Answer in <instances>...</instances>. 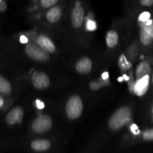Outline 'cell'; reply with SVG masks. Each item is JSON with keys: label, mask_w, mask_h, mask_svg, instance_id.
Here are the masks:
<instances>
[{"label": "cell", "mask_w": 153, "mask_h": 153, "mask_svg": "<svg viewBox=\"0 0 153 153\" xmlns=\"http://www.w3.org/2000/svg\"><path fill=\"white\" fill-rule=\"evenodd\" d=\"M83 111V103L82 99L78 96L70 97L66 105V111L68 117L76 120L81 116Z\"/></svg>", "instance_id": "obj_2"}, {"label": "cell", "mask_w": 153, "mask_h": 153, "mask_svg": "<svg viewBox=\"0 0 153 153\" xmlns=\"http://www.w3.org/2000/svg\"><path fill=\"white\" fill-rule=\"evenodd\" d=\"M143 138L147 140H153V129L145 131L144 134H143Z\"/></svg>", "instance_id": "obj_22"}, {"label": "cell", "mask_w": 153, "mask_h": 153, "mask_svg": "<svg viewBox=\"0 0 153 153\" xmlns=\"http://www.w3.org/2000/svg\"><path fill=\"white\" fill-rule=\"evenodd\" d=\"M118 34L116 31H110L108 32L106 36V43L108 46L110 48H113L117 46L118 43Z\"/></svg>", "instance_id": "obj_16"}, {"label": "cell", "mask_w": 153, "mask_h": 153, "mask_svg": "<svg viewBox=\"0 0 153 153\" xmlns=\"http://www.w3.org/2000/svg\"><path fill=\"white\" fill-rule=\"evenodd\" d=\"M31 146L34 150L37 152H43L50 148L51 143L47 140H35L32 141Z\"/></svg>", "instance_id": "obj_13"}, {"label": "cell", "mask_w": 153, "mask_h": 153, "mask_svg": "<svg viewBox=\"0 0 153 153\" xmlns=\"http://www.w3.org/2000/svg\"><path fill=\"white\" fill-rule=\"evenodd\" d=\"M28 38H27L25 36H24V35L21 36V37H20V42H21V43H28Z\"/></svg>", "instance_id": "obj_26"}, {"label": "cell", "mask_w": 153, "mask_h": 153, "mask_svg": "<svg viewBox=\"0 0 153 153\" xmlns=\"http://www.w3.org/2000/svg\"><path fill=\"white\" fill-rule=\"evenodd\" d=\"M25 52L30 58L36 61L43 62L49 59V56L47 52L34 43H28V44H27L25 47Z\"/></svg>", "instance_id": "obj_3"}, {"label": "cell", "mask_w": 153, "mask_h": 153, "mask_svg": "<svg viewBox=\"0 0 153 153\" xmlns=\"http://www.w3.org/2000/svg\"><path fill=\"white\" fill-rule=\"evenodd\" d=\"M140 38L142 44L145 46L150 44L153 40V24L152 25L144 24L142 25Z\"/></svg>", "instance_id": "obj_9"}, {"label": "cell", "mask_w": 153, "mask_h": 153, "mask_svg": "<svg viewBox=\"0 0 153 153\" xmlns=\"http://www.w3.org/2000/svg\"><path fill=\"white\" fill-rule=\"evenodd\" d=\"M118 80H119L120 82H122V81L123 80V78H119V79H118Z\"/></svg>", "instance_id": "obj_31"}, {"label": "cell", "mask_w": 153, "mask_h": 153, "mask_svg": "<svg viewBox=\"0 0 153 153\" xmlns=\"http://www.w3.org/2000/svg\"><path fill=\"white\" fill-rule=\"evenodd\" d=\"M61 13H62V10H61V7L53 6L46 13V19L50 22H58L61 18Z\"/></svg>", "instance_id": "obj_12"}, {"label": "cell", "mask_w": 153, "mask_h": 153, "mask_svg": "<svg viewBox=\"0 0 153 153\" xmlns=\"http://www.w3.org/2000/svg\"><path fill=\"white\" fill-rule=\"evenodd\" d=\"M37 45L41 48L43 50L46 52L47 53H52L55 52V46L52 40L45 36H39L37 40Z\"/></svg>", "instance_id": "obj_10"}, {"label": "cell", "mask_w": 153, "mask_h": 153, "mask_svg": "<svg viewBox=\"0 0 153 153\" xmlns=\"http://www.w3.org/2000/svg\"><path fill=\"white\" fill-rule=\"evenodd\" d=\"M85 17V10L81 1H77L71 12V22L75 28H79L82 25Z\"/></svg>", "instance_id": "obj_5"}, {"label": "cell", "mask_w": 153, "mask_h": 153, "mask_svg": "<svg viewBox=\"0 0 153 153\" xmlns=\"http://www.w3.org/2000/svg\"><path fill=\"white\" fill-rule=\"evenodd\" d=\"M5 8V3L3 1V0H0V10H2Z\"/></svg>", "instance_id": "obj_29"}, {"label": "cell", "mask_w": 153, "mask_h": 153, "mask_svg": "<svg viewBox=\"0 0 153 153\" xmlns=\"http://www.w3.org/2000/svg\"><path fill=\"white\" fill-rule=\"evenodd\" d=\"M86 28L87 30H88V31H94V30L97 29V24H96L95 21L91 20V19L88 20Z\"/></svg>", "instance_id": "obj_19"}, {"label": "cell", "mask_w": 153, "mask_h": 153, "mask_svg": "<svg viewBox=\"0 0 153 153\" xmlns=\"http://www.w3.org/2000/svg\"><path fill=\"white\" fill-rule=\"evenodd\" d=\"M102 84H101V82H92L90 83V88L93 91H96V90H98L102 86Z\"/></svg>", "instance_id": "obj_21"}, {"label": "cell", "mask_w": 153, "mask_h": 153, "mask_svg": "<svg viewBox=\"0 0 153 153\" xmlns=\"http://www.w3.org/2000/svg\"><path fill=\"white\" fill-rule=\"evenodd\" d=\"M52 119L48 115H40L32 124V129L36 133H43L47 131L52 127Z\"/></svg>", "instance_id": "obj_4"}, {"label": "cell", "mask_w": 153, "mask_h": 153, "mask_svg": "<svg viewBox=\"0 0 153 153\" xmlns=\"http://www.w3.org/2000/svg\"><path fill=\"white\" fill-rule=\"evenodd\" d=\"M58 0H40V5L44 8L52 7L57 4Z\"/></svg>", "instance_id": "obj_17"}, {"label": "cell", "mask_w": 153, "mask_h": 153, "mask_svg": "<svg viewBox=\"0 0 153 153\" xmlns=\"http://www.w3.org/2000/svg\"><path fill=\"white\" fill-rule=\"evenodd\" d=\"M152 82H153V76H152Z\"/></svg>", "instance_id": "obj_32"}, {"label": "cell", "mask_w": 153, "mask_h": 153, "mask_svg": "<svg viewBox=\"0 0 153 153\" xmlns=\"http://www.w3.org/2000/svg\"><path fill=\"white\" fill-rule=\"evenodd\" d=\"M131 109L127 106L120 108L114 113L109 120L108 125L111 129L118 130L129 121Z\"/></svg>", "instance_id": "obj_1"}, {"label": "cell", "mask_w": 153, "mask_h": 153, "mask_svg": "<svg viewBox=\"0 0 153 153\" xmlns=\"http://www.w3.org/2000/svg\"><path fill=\"white\" fill-rule=\"evenodd\" d=\"M32 84L37 89H43L49 87L50 81L47 75L43 72H36L32 76Z\"/></svg>", "instance_id": "obj_7"}, {"label": "cell", "mask_w": 153, "mask_h": 153, "mask_svg": "<svg viewBox=\"0 0 153 153\" xmlns=\"http://www.w3.org/2000/svg\"><path fill=\"white\" fill-rule=\"evenodd\" d=\"M149 75H146V76L140 78V79H138L137 82L134 84V87H133V91L139 97L143 96L147 91L148 87H149Z\"/></svg>", "instance_id": "obj_8"}, {"label": "cell", "mask_w": 153, "mask_h": 153, "mask_svg": "<svg viewBox=\"0 0 153 153\" xmlns=\"http://www.w3.org/2000/svg\"><path fill=\"white\" fill-rule=\"evenodd\" d=\"M4 105V97L0 94V108H1L3 107Z\"/></svg>", "instance_id": "obj_27"}, {"label": "cell", "mask_w": 153, "mask_h": 153, "mask_svg": "<svg viewBox=\"0 0 153 153\" xmlns=\"http://www.w3.org/2000/svg\"><path fill=\"white\" fill-rule=\"evenodd\" d=\"M119 65L120 68L123 69V70H127V69H128L131 67V64L127 61L126 58L124 55H121L120 58Z\"/></svg>", "instance_id": "obj_18"}, {"label": "cell", "mask_w": 153, "mask_h": 153, "mask_svg": "<svg viewBox=\"0 0 153 153\" xmlns=\"http://www.w3.org/2000/svg\"><path fill=\"white\" fill-rule=\"evenodd\" d=\"M123 79H126V80H128V77H127V76H126V75H124V76H123Z\"/></svg>", "instance_id": "obj_30"}, {"label": "cell", "mask_w": 153, "mask_h": 153, "mask_svg": "<svg viewBox=\"0 0 153 153\" xmlns=\"http://www.w3.org/2000/svg\"><path fill=\"white\" fill-rule=\"evenodd\" d=\"M140 2L142 5L150 7L153 4V0H140Z\"/></svg>", "instance_id": "obj_23"}, {"label": "cell", "mask_w": 153, "mask_h": 153, "mask_svg": "<svg viewBox=\"0 0 153 153\" xmlns=\"http://www.w3.org/2000/svg\"><path fill=\"white\" fill-rule=\"evenodd\" d=\"M150 16L151 15L149 12H147V11L143 12V13H142L139 16V20L142 22H146L148 19H149Z\"/></svg>", "instance_id": "obj_20"}, {"label": "cell", "mask_w": 153, "mask_h": 153, "mask_svg": "<svg viewBox=\"0 0 153 153\" xmlns=\"http://www.w3.org/2000/svg\"><path fill=\"white\" fill-rule=\"evenodd\" d=\"M76 69L80 73H88L92 69V61L88 58H82L76 63Z\"/></svg>", "instance_id": "obj_11"}, {"label": "cell", "mask_w": 153, "mask_h": 153, "mask_svg": "<svg viewBox=\"0 0 153 153\" xmlns=\"http://www.w3.org/2000/svg\"><path fill=\"white\" fill-rule=\"evenodd\" d=\"M108 75L109 74L108 72H105V73H103L102 75V79L103 80H107L109 77Z\"/></svg>", "instance_id": "obj_28"}, {"label": "cell", "mask_w": 153, "mask_h": 153, "mask_svg": "<svg viewBox=\"0 0 153 153\" xmlns=\"http://www.w3.org/2000/svg\"><path fill=\"white\" fill-rule=\"evenodd\" d=\"M11 92V85L6 78L0 75V93L7 95Z\"/></svg>", "instance_id": "obj_15"}, {"label": "cell", "mask_w": 153, "mask_h": 153, "mask_svg": "<svg viewBox=\"0 0 153 153\" xmlns=\"http://www.w3.org/2000/svg\"><path fill=\"white\" fill-rule=\"evenodd\" d=\"M36 105H37V108L38 109H43V108H44V107H45L44 103L39 100H36Z\"/></svg>", "instance_id": "obj_25"}, {"label": "cell", "mask_w": 153, "mask_h": 153, "mask_svg": "<svg viewBox=\"0 0 153 153\" xmlns=\"http://www.w3.org/2000/svg\"><path fill=\"white\" fill-rule=\"evenodd\" d=\"M23 117V109L19 106L12 108L5 117V121L9 125L20 123Z\"/></svg>", "instance_id": "obj_6"}, {"label": "cell", "mask_w": 153, "mask_h": 153, "mask_svg": "<svg viewBox=\"0 0 153 153\" xmlns=\"http://www.w3.org/2000/svg\"><path fill=\"white\" fill-rule=\"evenodd\" d=\"M151 71L150 66L147 62H142L140 65L137 67V71H136V76H137V79L143 77V76H146V75H149Z\"/></svg>", "instance_id": "obj_14"}, {"label": "cell", "mask_w": 153, "mask_h": 153, "mask_svg": "<svg viewBox=\"0 0 153 153\" xmlns=\"http://www.w3.org/2000/svg\"><path fill=\"white\" fill-rule=\"evenodd\" d=\"M131 131H132L133 134H138L139 132H140V131H139L138 129V127H137L135 124H132V125L131 126Z\"/></svg>", "instance_id": "obj_24"}]
</instances>
